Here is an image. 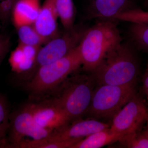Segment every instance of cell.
I'll return each mask as SVG.
<instances>
[{
  "label": "cell",
  "instance_id": "cell-1",
  "mask_svg": "<svg viewBox=\"0 0 148 148\" xmlns=\"http://www.w3.org/2000/svg\"><path fill=\"white\" fill-rule=\"evenodd\" d=\"M139 65L135 46L123 42L106 56L91 75L98 85L136 86Z\"/></svg>",
  "mask_w": 148,
  "mask_h": 148
},
{
  "label": "cell",
  "instance_id": "cell-2",
  "mask_svg": "<svg viewBox=\"0 0 148 148\" xmlns=\"http://www.w3.org/2000/svg\"><path fill=\"white\" fill-rule=\"evenodd\" d=\"M82 65L79 45L64 57L40 66L25 88L31 100H41L53 95L71 74Z\"/></svg>",
  "mask_w": 148,
  "mask_h": 148
},
{
  "label": "cell",
  "instance_id": "cell-3",
  "mask_svg": "<svg viewBox=\"0 0 148 148\" xmlns=\"http://www.w3.org/2000/svg\"><path fill=\"white\" fill-rule=\"evenodd\" d=\"M116 21L99 20L86 29L79 45L84 71L91 73L106 56L122 42Z\"/></svg>",
  "mask_w": 148,
  "mask_h": 148
},
{
  "label": "cell",
  "instance_id": "cell-4",
  "mask_svg": "<svg viewBox=\"0 0 148 148\" xmlns=\"http://www.w3.org/2000/svg\"><path fill=\"white\" fill-rule=\"evenodd\" d=\"M95 84L91 75L76 74L68 77L53 95L71 122L87 114Z\"/></svg>",
  "mask_w": 148,
  "mask_h": 148
},
{
  "label": "cell",
  "instance_id": "cell-5",
  "mask_svg": "<svg viewBox=\"0 0 148 148\" xmlns=\"http://www.w3.org/2000/svg\"><path fill=\"white\" fill-rule=\"evenodd\" d=\"M136 94L133 86L98 85L87 114L96 118L113 117Z\"/></svg>",
  "mask_w": 148,
  "mask_h": 148
},
{
  "label": "cell",
  "instance_id": "cell-6",
  "mask_svg": "<svg viewBox=\"0 0 148 148\" xmlns=\"http://www.w3.org/2000/svg\"><path fill=\"white\" fill-rule=\"evenodd\" d=\"M52 132L40 126L24 105L10 114L7 132L8 135L6 137L3 147L18 148L26 142L47 138Z\"/></svg>",
  "mask_w": 148,
  "mask_h": 148
},
{
  "label": "cell",
  "instance_id": "cell-7",
  "mask_svg": "<svg viewBox=\"0 0 148 148\" xmlns=\"http://www.w3.org/2000/svg\"><path fill=\"white\" fill-rule=\"evenodd\" d=\"M87 29L82 25L74 26L40 47L37 56V70L40 66L63 58L79 45Z\"/></svg>",
  "mask_w": 148,
  "mask_h": 148
},
{
  "label": "cell",
  "instance_id": "cell-8",
  "mask_svg": "<svg viewBox=\"0 0 148 148\" xmlns=\"http://www.w3.org/2000/svg\"><path fill=\"white\" fill-rule=\"evenodd\" d=\"M148 116L145 102L136 93L113 117L110 129L123 135L140 131Z\"/></svg>",
  "mask_w": 148,
  "mask_h": 148
},
{
  "label": "cell",
  "instance_id": "cell-9",
  "mask_svg": "<svg viewBox=\"0 0 148 148\" xmlns=\"http://www.w3.org/2000/svg\"><path fill=\"white\" fill-rule=\"evenodd\" d=\"M25 105L37 123L52 132L64 127L71 122L63 109L51 97L31 100Z\"/></svg>",
  "mask_w": 148,
  "mask_h": 148
},
{
  "label": "cell",
  "instance_id": "cell-10",
  "mask_svg": "<svg viewBox=\"0 0 148 148\" xmlns=\"http://www.w3.org/2000/svg\"><path fill=\"white\" fill-rule=\"evenodd\" d=\"M105 123L93 119H81L71 122L64 127L53 131L45 140L49 141L82 140L95 132L110 128Z\"/></svg>",
  "mask_w": 148,
  "mask_h": 148
},
{
  "label": "cell",
  "instance_id": "cell-11",
  "mask_svg": "<svg viewBox=\"0 0 148 148\" xmlns=\"http://www.w3.org/2000/svg\"><path fill=\"white\" fill-rule=\"evenodd\" d=\"M40 48L19 44L11 53L9 62L12 71L26 80L25 83L36 71L37 56Z\"/></svg>",
  "mask_w": 148,
  "mask_h": 148
},
{
  "label": "cell",
  "instance_id": "cell-12",
  "mask_svg": "<svg viewBox=\"0 0 148 148\" xmlns=\"http://www.w3.org/2000/svg\"><path fill=\"white\" fill-rule=\"evenodd\" d=\"M135 8L132 0H89L86 16L88 19L115 20L120 14Z\"/></svg>",
  "mask_w": 148,
  "mask_h": 148
},
{
  "label": "cell",
  "instance_id": "cell-13",
  "mask_svg": "<svg viewBox=\"0 0 148 148\" xmlns=\"http://www.w3.org/2000/svg\"><path fill=\"white\" fill-rule=\"evenodd\" d=\"M58 17L54 0H45L33 25L46 42L59 35Z\"/></svg>",
  "mask_w": 148,
  "mask_h": 148
},
{
  "label": "cell",
  "instance_id": "cell-14",
  "mask_svg": "<svg viewBox=\"0 0 148 148\" xmlns=\"http://www.w3.org/2000/svg\"><path fill=\"white\" fill-rule=\"evenodd\" d=\"M40 8V0H17L12 14L14 26L17 29L22 25L34 24Z\"/></svg>",
  "mask_w": 148,
  "mask_h": 148
},
{
  "label": "cell",
  "instance_id": "cell-15",
  "mask_svg": "<svg viewBox=\"0 0 148 148\" xmlns=\"http://www.w3.org/2000/svg\"><path fill=\"white\" fill-rule=\"evenodd\" d=\"M123 135L111 131L110 128L93 133L81 140L72 148H99L116 143Z\"/></svg>",
  "mask_w": 148,
  "mask_h": 148
},
{
  "label": "cell",
  "instance_id": "cell-16",
  "mask_svg": "<svg viewBox=\"0 0 148 148\" xmlns=\"http://www.w3.org/2000/svg\"><path fill=\"white\" fill-rule=\"evenodd\" d=\"M58 17L66 30L74 27L75 10L73 0H54Z\"/></svg>",
  "mask_w": 148,
  "mask_h": 148
},
{
  "label": "cell",
  "instance_id": "cell-17",
  "mask_svg": "<svg viewBox=\"0 0 148 148\" xmlns=\"http://www.w3.org/2000/svg\"><path fill=\"white\" fill-rule=\"evenodd\" d=\"M128 35L135 47L148 52V25L131 23Z\"/></svg>",
  "mask_w": 148,
  "mask_h": 148
},
{
  "label": "cell",
  "instance_id": "cell-18",
  "mask_svg": "<svg viewBox=\"0 0 148 148\" xmlns=\"http://www.w3.org/2000/svg\"><path fill=\"white\" fill-rule=\"evenodd\" d=\"M17 29L20 44L41 47L42 45L47 43L37 32L33 24L22 25Z\"/></svg>",
  "mask_w": 148,
  "mask_h": 148
},
{
  "label": "cell",
  "instance_id": "cell-19",
  "mask_svg": "<svg viewBox=\"0 0 148 148\" xmlns=\"http://www.w3.org/2000/svg\"><path fill=\"white\" fill-rule=\"evenodd\" d=\"M81 140L48 141L43 139L26 142L20 145L18 148H72Z\"/></svg>",
  "mask_w": 148,
  "mask_h": 148
},
{
  "label": "cell",
  "instance_id": "cell-20",
  "mask_svg": "<svg viewBox=\"0 0 148 148\" xmlns=\"http://www.w3.org/2000/svg\"><path fill=\"white\" fill-rule=\"evenodd\" d=\"M117 142L121 147L148 148V138L143 131L123 135Z\"/></svg>",
  "mask_w": 148,
  "mask_h": 148
},
{
  "label": "cell",
  "instance_id": "cell-21",
  "mask_svg": "<svg viewBox=\"0 0 148 148\" xmlns=\"http://www.w3.org/2000/svg\"><path fill=\"white\" fill-rule=\"evenodd\" d=\"M114 19L148 25V11L133 8L120 14L115 17Z\"/></svg>",
  "mask_w": 148,
  "mask_h": 148
},
{
  "label": "cell",
  "instance_id": "cell-22",
  "mask_svg": "<svg viewBox=\"0 0 148 148\" xmlns=\"http://www.w3.org/2000/svg\"><path fill=\"white\" fill-rule=\"evenodd\" d=\"M10 115L6 99L0 93V127L6 134L9 125Z\"/></svg>",
  "mask_w": 148,
  "mask_h": 148
},
{
  "label": "cell",
  "instance_id": "cell-23",
  "mask_svg": "<svg viewBox=\"0 0 148 148\" xmlns=\"http://www.w3.org/2000/svg\"><path fill=\"white\" fill-rule=\"evenodd\" d=\"M17 0H0V20L6 23L12 16L14 5Z\"/></svg>",
  "mask_w": 148,
  "mask_h": 148
},
{
  "label": "cell",
  "instance_id": "cell-24",
  "mask_svg": "<svg viewBox=\"0 0 148 148\" xmlns=\"http://www.w3.org/2000/svg\"><path fill=\"white\" fill-rule=\"evenodd\" d=\"M10 45V38L4 35H0V64L8 52Z\"/></svg>",
  "mask_w": 148,
  "mask_h": 148
},
{
  "label": "cell",
  "instance_id": "cell-25",
  "mask_svg": "<svg viewBox=\"0 0 148 148\" xmlns=\"http://www.w3.org/2000/svg\"><path fill=\"white\" fill-rule=\"evenodd\" d=\"M143 91L148 101V64L143 76Z\"/></svg>",
  "mask_w": 148,
  "mask_h": 148
},
{
  "label": "cell",
  "instance_id": "cell-26",
  "mask_svg": "<svg viewBox=\"0 0 148 148\" xmlns=\"http://www.w3.org/2000/svg\"><path fill=\"white\" fill-rule=\"evenodd\" d=\"M6 134V132H5L0 127V147H1L4 143Z\"/></svg>",
  "mask_w": 148,
  "mask_h": 148
},
{
  "label": "cell",
  "instance_id": "cell-27",
  "mask_svg": "<svg viewBox=\"0 0 148 148\" xmlns=\"http://www.w3.org/2000/svg\"><path fill=\"white\" fill-rule=\"evenodd\" d=\"M146 123H147L146 124V128L145 129V130L143 132H144V133H145V134L146 136H147V137L148 138V116Z\"/></svg>",
  "mask_w": 148,
  "mask_h": 148
},
{
  "label": "cell",
  "instance_id": "cell-28",
  "mask_svg": "<svg viewBox=\"0 0 148 148\" xmlns=\"http://www.w3.org/2000/svg\"><path fill=\"white\" fill-rule=\"evenodd\" d=\"M146 4H147V5L148 7V0H145Z\"/></svg>",
  "mask_w": 148,
  "mask_h": 148
}]
</instances>
